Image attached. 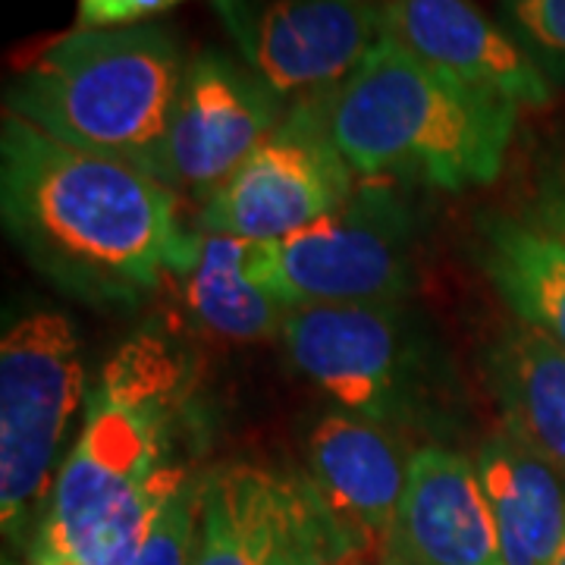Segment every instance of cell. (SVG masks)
Masks as SVG:
<instances>
[{
    "mask_svg": "<svg viewBox=\"0 0 565 565\" xmlns=\"http://www.w3.org/2000/svg\"><path fill=\"white\" fill-rule=\"evenodd\" d=\"M386 39L478 92L515 107H544L550 82L505 29L493 25L471 0H386Z\"/></svg>",
    "mask_w": 565,
    "mask_h": 565,
    "instance_id": "cell-13",
    "label": "cell"
},
{
    "mask_svg": "<svg viewBox=\"0 0 565 565\" xmlns=\"http://www.w3.org/2000/svg\"><path fill=\"white\" fill-rule=\"evenodd\" d=\"M487 374L509 434L565 475V349L531 327H512L493 345Z\"/></svg>",
    "mask_w": 565,
    "mask_h": 565,
    "instance_id": "cell-17",
    "label": "cell"
},
{
    "mask_svg": "<svg viewBox=\"0 0 565 565\" xmlns=\"http://www.w3.org/2000/svg\"><path fill=\"white\" fill-rule=\"evenodd\" d=\"M408 468L399 437L359 415H327L308 437V478L367 550L386 544Z\"/></svg>",
    "mask_w": 565,
    "mask_h": 565,
    "instance_id": "cell-14",
    "label": "cell"
},
{
    "mask_svg": "<svg viewBox=\"0 0 565 565\" xmlns=\"http://www.w3.org/2000/svg\"><path fill=\"white\" fill-rule=\"evenodd\" d=\"M475 468L505 565H550L565 534L563 475L509 430L481 444Z\"/></svg>",
    "mask_w": 565,
    "mask_h": 565,
    "instance_id": "cell-15",
    "label": "cell"
},
{
    "mask_svg": "<svg viewBox=\"0 0 565 565\" xmlns=\"http://www.w3.org/2000/svg\"><path fill=\"white\" fill-rule=\"evenodd\" d=\"M478 262L525 327L565 349V243L537 223L484 217Z\"/></svg>",
    "mask_w": 565,
    "mask_h": 565,
    "instance_id": "cell-18",
    "label": "cell"
},
{
    "mask_svg": "<svg viewBox=\"0 0 565 565\" xmlns=\"http://www.w3.org/2000/svg\"><path fill=\"white\" fill-rule=\"evenodd\" d=\"M204 475L192 471L154 512L129 565H192L199 519H202Z\"/></svg>",
    "mask_w": 565,
    "mask_h": 565,
    "instance_id": "cell-19",
    "label": "cell"
},
{
    "mask_svg": "<svg viewBox=\"0 0 565 565\" xmlns=\"http://www.w3.org/2000/svg\"><path fill=\"white\" fill-rule=\"evenodd\" d=\"M550 565H565V534H563V544H559V550L553 553V559H550Z\"/></svg>",
    "mask_w": 565,
    "mask_h": 565,
    "instance_id": "cell-23",
    "label": "cell"
},
{
    "mask_svg": "<svg viewBox=\"0 0 565 565\" xmlns=\"http://www.w3.org/2000/svg\"><path fill=\"white\" fill-rule=\"evenodd\" d=\"M323 117L345 163L364 180L465 192L500 177L519 107L381 35L343 82L323 88Z\"/></svg>",
    "mask_w": 565,
    "mask_h": 565,
    "instance_id": "cell-2",
    "label": "cell"
},
{
    "mask_svg": "<svg viewBox=\"0 0 565 565\" xmlns=\"http://www.w3.org/2000/svg\"><path fill=\"white\" fill-rule=\"evenodd\" d=\"M192 374L158 333H141L107 362L88 396V415L41 515L25 565L70 559L98 527L161 475L189 465L180 444L189 434Z\"/></svg>",
    "mask_w": 565,
    "mask_h": 565,
    "instance_id": "cell-3",
    "label": "cell"
},
{
    "mask_svg": "<svg viewBox=\"0 0 565 565\" xmlns=\"http://www.w3.org/2000/svg\"><path fill=\"white\" fill-rule=\"evenodd\" d=\"M0 211L51 282L95 305H136L173 274L189 230L161 180L44 136L3 110Z\"/></svg>",
    "mask_w": 565,
    "mask_h": 565,
    "instance_id": "cell-1",
    "label": "cell"
},
{
    "mask_svg": "<svg viewBox=\"0 0 565 565\" xmlns=\"http://www.w3.org/2000/svg\"><path fill=\"white\" fill-rule=\"evenodd\" d=\"M185 0H79L76 29H129Z\"/></svg>",
    "mask_w": 565,
    "mask_h": 565,
    "instance_id": "cell-21",
    "label": "cell"
},
{
    "mask_svg": "<svg viewBox=\"0 0 565 565\" xmlns=\"http://www.w3.org/2000/svg\"><path fill=\"white\" fill-rule=\"evenodd\" d=\"M245 66L277 95H311L343 82L384 35L371 0H211Z\"/></svg>",
    "mask_w": 565,
    "mask_h": 565,
    "instance_id": "cell-11",
    "label": "cell"
},
{
    "mask_svg": "<svg viewBox=\"0 0 565 565\" xmlns=\"http://www.w3.org/2000/svg\"><path fill=\"white\" fill-rule=\"evenodd\" d=\"M355 173L330 139L323 92L286 110L270 139L202 204L199 230L245 243H274L340 211Z\"/></svg>",
    "mask_w": 565,
    "mask_h": 565,
    "instance_id": "cell-9",
    "label": "cell"
},
{
    "mask_svg": "<svg viewBox=\"0 0 565 565\" xmlns=\"http://www.w3.org/2000/svg\"><path fill=\"white\" fill-rule=\"evenodd\" d=\"M248 274L282 311L399 302L412 286V217L390 182L367 180L323 221L274 243H252Z\"/></svg>",
    "mask_w": 565,
    "mask_h": 565,
    "instance_id": "cell-6",
    "label": "cell"
},
{
    "mask_svg": "<svg viewBox=\"0 0 565 565\" xmlns=\"http://www.w3.org/2000/svg\"><path fill=\"white\" fill-rule=\"evenodd\" d=\"M82 396V343L63 311H29L3 330L0 519L7 537H20L35 509L44 515Z\"/></svg>",
    "mask_w": 565,
    "mask_h": 565,
    "instance_id": "cell-5",
    "label": "cell"
},
{
    "mask_svg": "<svg viewBox=\"0 0 565 565\" xmlns=\"http://www.w3.org/2000/svg\"><path fill=\"white\" fill-rule=\"evenodd\" d=\"M537 226H544L565 243V180H553L544 189L537 207Z\"/></svg>",
    "mask_w": 565,
    "mask_h": 565,
    "instance_id": "cell-22",
    "label": "cell"
},
{
    "mask_svg": "<svg viewBox=\"0 0 565 565\" xmlns=\"http://www.w3.org/2000/svg\"><path fill=\"white\" fill-rule=\"evenodd\" d=\"M364 541L302 471L252 462L204 471L192 565H345Z\"/></svg>",
    "mask_w": 565,
    "mask_h": 565,
    "instance_id": "cell-7",
    "label": "cell"
},
{
    "mask_svg": "<svg viewBox=\"0 0 565 565\" xmlns=\"http://www.w3.org/2000/svg\"><path fill=\"white\" fill-rule=\"evenodd\" d=\"M384 565H505L475 462L446 446L412 456Z\"/></svg>",
    "mask_w": 565,
    "mask_h": 565,
    "instance_id": "cell-12",
    "label": "cell"
},
{
    "mask_svg": "<svg viewBox=\"0 0 565 565\" xmlns=\"http://www.w3.org/2000/svg\"><path fill=\"white\" fill-rule=\"evenodd\" d=\"M252 243L189 230L180 258L173 264V274L180 280L182 302L189 315L202 323L204 330L255 343L267 337H280L282 311L248 274Z\"/></svg>",
    "mask_w": 565,
    "mask_h": 565,
    "instance_id": "cell-16",
    "label": "cell"
},
{
    "mask_svg": "<svg viewBox=\"0 0 565 565\" xmlns=\"http://www.w3.org/2000/svg\"><path fill=\"white\" fill-rule=\"evenodd\" d=\"M286 355L352 415L403 424L424 399L422 343L399 302L308 305L282 315Z\"/></svg>",
    "mask_w": 565,
    "mask_h": 565,
    "instance_id": "cell-8",
    "label": "cell"
},
{
    "mask_svg": "<svg viewBox=\"0 0 565 565\" xmlns=\"http://www.w3.org/2000/svg\"><path fill=\"white\" fill-rule=\"evenodd\" d=\"M282 95L221 51L195 54L163 148L161 182L207 202L282 122Z\"/></svg>",
    "mask_w": 565,
    "mask_h": 565,
    "instance_id": "cell-10",
    "label": "cell"
},
{
    "mask_svg": "<svg viewBox=\"0 0 565 565\" xmlns=\"http://www.w3.org/2000/svg\"><path fill=\"white\" fill-rule=\"evenodd\" d=\"M505 32L546 76H565V0H503Z\"/></svg>",
    "mask_w": 565,
    "mask_h": 565,
    "instance_id": "cell-20",
    "label": "cell"
},
{
    "mask_svg": "<svg viewBox=\"0 0 565 565\" xmlns=\"http://www.w3.org/2000/svg\"><path fill=\"white\" fill-rule=\"evenodd\" d=\"M345 565H362V563H345Z\"/></svg>",
    "mask_w": 565,
    "mask_h": 565,
    "instance_id": "cell-24",
    "label": "cell"
},
{
    "mask_svg": "<svg viewBox=\"0 0 565 565\" xmlns=\"http://www.w3.org/2000/svg\"><path fill=\"white\" fill-rule=\"evenodd\" d=\"M185 66L180 41L161 25L76 29L17 73L7 114L161 180Z\"/></svg>",
    "mask_w": 565,
    "mask_h": 565,
    "instance_id": "cell-4",
    "label": "cell"
}]
</instances>
